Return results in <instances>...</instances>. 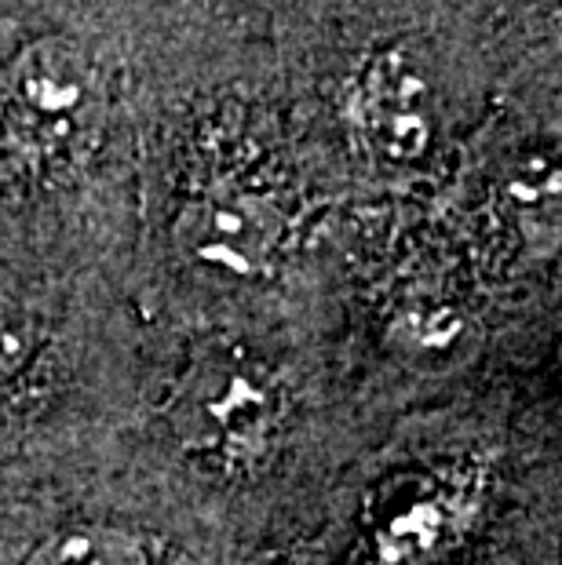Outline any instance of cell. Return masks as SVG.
<instances>
[{"instance_id": "3957f363", "label": "cell", "mask_w": 562, "mask_h": 565, "mask_svg": "<svg viewBox=\"0 0 562 565\" xmlns=\"http://www.w3.org/2000/svg\"><path fill=\"white\" fill-rule=\"evenodd\" d=\"M198 445L223 452L234 463H256L278 430L282 402L259 369L223 365L190 394Z\"/></svg>"}, {"instance_id": "277c9868", "label": "cell", "mask_w": 562, "mask_h": 565, "mask_svg": "<svg viewBox=\"0 0 562 565\" xmlns=\"http://www.w3.org/2000/svg\"><path fill=\"white\" fill-rule=\"evenodd\" d=\"M358 125L380 158H424L435 131L432 88L402 55H380L369 63L358 88Z\"/></svg>"}, {"instance_id": "8992f818", "label": "cell", "mask_w": 562, "mask_h": 565, "mask_svg": "<svg viewBox=\"0 0 562 565\" xmlns=\"http://www.w3.org/2000/svg\"><path fill=\"white\" fill-rule=\"evenodd\" d=\"M26 565H150L147 547L125 529L74 525L47 536Z\"/></svg>"}, {"instance_id": "52a82bcc", "label": "cell", "mask_w": 562, "mask_h": 565, "mask_svg": "<svg viewBox=\"0 0 562 565\" xmlns=\"http://www.w3.org/2000/svg\"><path fill=\"white\" fill-rule=\"evenodd\" d=\"M30 351H33V329L26 324V318L15 315L0 299V380L26 365Z\"/></svg>"}, {"instance_id": "7a4b0ae2", "label": "cell", "mask_w": 562, "mask_h": 565, "mask_svg": "<svg viewBox=\"0 0 562 565\" xmlns=\"http://www.w3.org/2000/svg\"><path fill=\"white\" fill-rule=\"evenodd\" d=\"M176 237L190 259L253 278L282 242V215L267 198L223 190L190 201L176 223Z\"/></svg>"}, {"instance_id": "5b68a950", "label": "cell", "mask_w": 562, "mask_h": 565, "mask_svg": "<svg viewBox=\"0 0 562 565\" xmlns=\"http://www.w3.org/2000/svg\"><path fill=\"white\" fill-rule=\"evenodd\" d=\"M471 503L460 489H435L413 497L373 536L377 565H435L457 544Z\"/></svg>"}, {"instance_id": "6da1fadb", "label": "cell", "mask_w": 562, "mask_h": 565, "mask_svg": "<svg viewBox=\"0 0 562 565\" xmlns=\"http://www.w3.org/2000/svg\"><path fill=\"white\" fill-rule=\"evenodd\" d=\"M106 92L92 58L63 38H41L0 77V142L30 168L77 164L95 147Z\"/></svg>"}]
</instances>
